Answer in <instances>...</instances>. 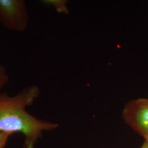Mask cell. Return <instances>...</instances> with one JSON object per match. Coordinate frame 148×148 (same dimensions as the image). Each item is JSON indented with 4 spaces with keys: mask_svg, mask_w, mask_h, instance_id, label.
<instances>
[{
    "mask_svg": "<svg viewBox=\"0 0 148 148\" xmlns=\"http://www.w3.org/2000/svg\"><path fill=\"white\" fill-rule=\"evenodd\" d=\"M122 117L129 127L148 141V98L128 101L123 109Z\"/></svg>",
    "mask_w": 148,
    "mask_h": 148,
    "instance_id": "cell-3",
    "label": "cell"
},
{
    "mask_svg": "<svg viewBox=\"0 0 148 148\" xmlns=\"http://www.w3.org/2000/svg\"><path fill=\"white\" fill-rule=\"evenodd\" d=\"M9 81V76L3 66L0 64V90L5 86Z\"/></svg>",
    "mask_w": 148,
    "mask_h": 148,
    "instance_id": "cell-5",
    "label": "cell"
},
{
    "mask_svg": "<svg viewBox=\"0 0 148 148\" xmlns=\"http://www.w3.org/2000/svg\"><path fill=\"white\" fill-rule=\"evenodd\" d=\"M139 148H148V141L144 140L143 142V144Z\"/></svg>",
    "mask_w": 148,
    "mask_h": 148,
    "instance_id": "cell-7",
    "label": "cell"
},
{
    "mask_svg": "<svg viewBox=\"0 0 148 148\" xmlns=\"http://www.w3.org/2000/svg\"><path fill=\"white\" fill-rule=\"evenodd\" d=\"M40 94L36 85L25 87L13 96L0 93V132L12 134L21 133L24 137L25 148H34L44 131H52L56 123L39 120L27 111Z\"/></svg>",
    "mask_w": 148,
    "mask_h": 148,
    "instance_id": "cell-1",
    "label": "cell"
},
{
    "mask_svg": "<svg viewBox=\"0 0 148 148\" xmlns=\"http://www.w3.org/2000/svg\"><path fill=\"white\" fill-rule=\"evenodd\" d=\"M11 135L5 133L0 132V148H5Z\"/></svg>",
    "mask_w": 148,
    "mask_h": 148,
    "instance_id": "cell-6",
    "label": "cell"
},
{
    "mask_svg": "<svg viewBox=\"0 0 148 148\" xmlns=\"http://www.w3.org/2000/svg\"><path fill=\"white\" fill-rule=\"evenodd\" d=\"M43 3L52 5L59 13H69V11L67 8V1L64 0H46L43 1Z\"/></svg>",
    "mask_w": 148,
    "mask_h": 148,
    "instance_id": "cell-4",
    "label": "cell"
},
{
    "mask_svg": "<svg viewBox=\"0 0 148 148\" xmlns=\"http://www.w3.org/2000/svg\"><path fill=\"white\" fill-rule=\"evenodd\" d=\"M28 21L24 0H0V24L5 29L24 32L27 29Z\"/></svg>",
    "mask_w": 148,
    "mask_h": 148,
    "instance_id": "cell-2",
    "label": "cell"
}]
</instances>
